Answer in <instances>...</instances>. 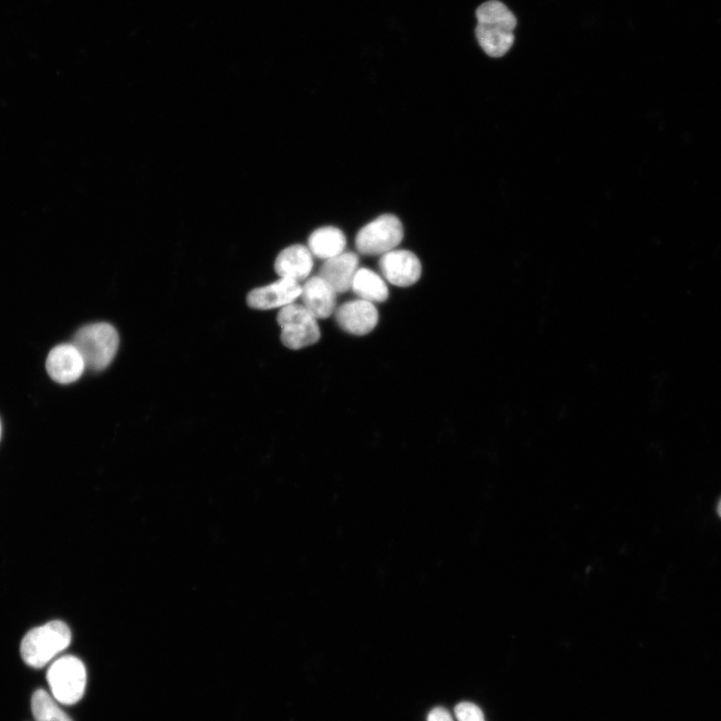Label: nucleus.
Listing matches in <instances>:
<instances>
[{
  "label": "nucleus",
  "instance_id": "1",
  "mask_svg": "<svg viewBox=\"0 0 721 721\" xmlns=\"http://www.w3.org/2000/svg\"><path fill=\"white\" fill-rule=\"evenodd\" d=\"M475 33L481 49L492 58L505 56L514 44L517 20L498 0H490L476 11Z\"/></svg>",
  "mask_w": 721,
  "mask_h": 721
},
{
  "label": "nucleus",
  "instance_id": "2",
  "mask_svg": "<svg viewBox=\"0 0 721 721\" xmlns=\"http://www.w3.org/2000/svg\"><path fill=\"white\" fill-rule=\"evenodd\" d=\"M71 642L70 627L64 621L54 620L27 633L21 644V654L28 665L42 668L65 651Z\"/></svg>",
  "mask_w": 721,
  "mask_h": 721
},
{
  "label": "nucleus",
  "instance_id": "3",
  "mask_svg": "<svg viewBox=\"0 0 721 721\" xmlns=\"http://www.w3.org/2000/svg\"><path fill=\"white\" fill-rule=\"evenodd\" d=\"M73 344L82 354L87 368L106 369L114 360L120 345L117 330L108 323H96L81 328Z\"/></svg>",
  "mask_w": 721,
  "mask_h": 721
},
{
  "label": "nucleus",
  "instance_id": "4",
  "mask_svg": "<svg viewBox=\"0 0 721 721\" xmlns=\"http://www.w3.org/2000/svg\"><path fill=\"white\" fill-rule=\"evenodd\" d=\"M48 681L57 701L66 705L76 704L86 691V666L76 656L61 657L50 667Z\"/></svg>",
  "mask_w": 721,
  "mask_h": 721
},
{
  "label": "nucleus",
  "instance_id": "5",
  "mask_svg": "<svg viewBox=\"0 0 721 721\" xmlns=\"http://www.w3.org/2000/svg\"><path fill=\"white\" fill-rule=\"evenodd\" d=\"M282 328L281 340L291 350H301L316 344L321 338L317 319L303 306L290 304L278 315Z\"/></svg>",
  "mask_w": 721,
  "mask_h": 721
},
{
  "label": "nucleus",
  "instance_id": "6",
  "mask_svg": "<svg viewBox=\"0 0 721 721\" xmlns=\"http://www.w3.org/2000/svg\"><path fill=\"white\" fill-rule=\"evenodd\" d=\"M404 229L401 221L393 215H383L362 228L356 237L359 253L383 256L401 244Z\"/></svg>",
  "mask_w": 721,
  "mask_h": 721
},
{
  "label": "nucleus",
  "instance_id": "7",
  "mask_svg": "<svg viewBox=\"0 0 721 721\" xmlns=\"http://www.w3.org/2000/svg\"><path fill=\"white\" fill-rule=\"evenodd\" d=\"M379 266L384 278L389 283L401 288L416 284L422 275L419 258L406 250H393L383 255Z\"/></svg>",
  "mask_w": 721,
  "mask_h": 721
},
{
  "label": "nucleus",
  "instance_id": "8",
  "mask_svg": "<svg viewBox=\"0 0 721 721\" xmlns=\"http://www.w3.org/2000/svg\"><path fill=\"white\" fill-rule=\"evenodd\" d=\"M49 376L57 383L69 385L77 382L87 369L85 360L74 344L56 346L47 358Z\"/></svg>",
  "mask_w": 721,
  "mask_h": 721
},
{
  "label": "nucleus",
  "instance_id": "9",
  "mask_svg": "<svg viewBox=\"0 0 721 721\" xmlns=\"http://www.w3.org/2000/svg\"><path fill=\"white\" fill-rule=\"evenodd\" d=\"M335 317L342 330L355 336L371 333L379 321V313L375 305L361 299L342 305L336 311Z\"/></svg>",
  "mask_w": 721,
  "mask_h": 721
},
{
  "label": "nucleus",
  "instance_id": "10",
  "mask_svg": "<svg viewBox=\"0 0 721 721\" xmlns=\"http://www.w3.org/2000/svg\"><path fill=\"white\" fill-rule=\"evenodd\" d=\"M302 287L299 282L280 278L279 281L252 291L248 296V305L257 310L283 308L301 297Z\"/></svg>",
  "mask_w": 721,
  "mask_h": 721
},
{
  "label": "nucleus",
  "instance_id": "11",
  "mask_svg": "<svg viewBox=\"0 0 721 721\" xmlns=\"http://www.w3.org/2000/svg\"><path fill=\"white\" fill-rule=\"evenodd\" d=\"M359 270V258L354 253H343L329 259L320 269L321 277L337 294L345 293L352 288L356 273Z\"/></svg>",
  "mask_w": 721,
  "mask_h": 721
},
{
  "label": "nucleus",
  "instance_id": "12",
  "mask_svg": "<svg viewBox=\"0 0 721 721\" xmlns=\"http://www.w3.org/2000/svg\"><path fill=\"white\" fill-rule=\"evenodd\" d=\"M336 292L319 276L302 287L303 306L317 319H327L336 311Z\"/></svg>",
  "mask_w": 721,
  "mask_h": 721
},
{
  "label": "nucleus",
  "instance_id": "13",
  "mask_svg": "<svg viewBox=\"0 0 721 721\" xmlns=\"http://www.w3.org/2000/svg\"><path fill=\"white\" fill-rule=\"evenodd\" d=\"M313 265V255L309 248L294 245L279 254L275 262V271L280 278L300 282L310 276Z\"/></svg>",
  "mask_w": 721,
  "mask_h": 721
},
{
  "label": "nucleus",
  "instance_id": "14",
  "mask_svg": "<svg viewBox=\"0 0 721 721\" xmlns=\"http://www.w3.org/2000/svg\"><path fill=\"white\" fill-rule=\"evenodd\" d=\"M346 245L344 233L335 227L320 228L309 238L312 255L326 261L345 253Z\"/></svg>",
  "mask_w": 721,
  "mask_h": 721
},
{
  "label": "nucleus",
  "instance_id": "15",
  "mask_svg": "<svg viewBox=\"0 0 721 721\" xmlns=\"http://www.w3.org/2000/svg\"><path fill=\"white\" fill-rule=\"evenodd\" d=\"M351 289L361 300L373 304L383 303L389 297L385 281L377 273L365 268L358 270Z\"/></svg>",
  "mask_w": 721,
  "mask_h": 721
},
{
  "label": "nucleus",
  "instance_id": "16",
  "mask_svg": "<svg viewBox=\"0 0 721 721\" xmlns=\"http://www.w3.org/2000/svg\"><path fill=\"white\" fill-rule=\"evenodd\" d=\"M36 721H73L46 690L39 689L32 699Z\"/></svg>",
  "mask_w": 721,
  "mask_h": 721
},
{
  "label": "nucleus",
  "instance_id": "17",
  "mask_svg": "<svg viewBox=\"0 0 721 721\" xmlns=\"http://www.w3.org/2000/svg\"><path fill=\"white\" fill-rule=\"evenodd\" d=\"M455 715L459 721H485L482 710L470 702L459 703L455 707Z\"/></svg>",
  "mask_w": 721,
  "mask_h": 721
},
{
  "label": "nucleus",
  "instance_id": "18",
  "mask_svg": "<svg viewBox=\"0 0 721 721\" xmlns=\"http://www.w3.org/2000/svg\"><path fill=\"white\" fill-rule=\"evenodd\" d=\"M427 721H454L449 711L443 707L434 708L428 715Z\"/></svg>",
  "mask_w": 721,
  "mask_h": 721
},
{
  "label": "nucleus",
  "instance_id": "19",
  "mask_svg": "<svg viewBox=\"0 0 721 721\" xmlns=\"http://www.w3.org/2000/svg\"><path fill=\"white\" fill-rule=\"evenodd\" d=\"M2 436H3V424H2V421H0V440H2Z\"/></svg>",
  "mask_w": 721,
  "mask_h": 721
},
{
  "label": "nucleus",
  "instance_id": "20",
  "mask_svg": "<svg viewBox=\"0 0 721 721\" xmlns=\"http://www.w3.org/2000/svg\"><path fill=\"white\" fill-rule=\"evenodd\" d=\"M717 512H718V515L721 517V501L718 504Z\"/></svg>",
  "mask_w": 721,
  "mask_h": 721
}]
</instances>
